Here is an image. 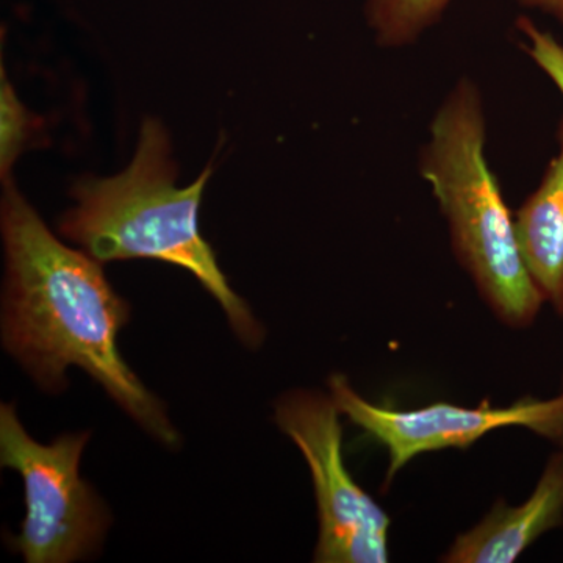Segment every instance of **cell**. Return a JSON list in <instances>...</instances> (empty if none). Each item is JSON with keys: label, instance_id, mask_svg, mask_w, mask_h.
I'll return each mask as SVG.
<instances>
[{"label": "cell", "instance_id": "obj_2", "mask_svg": "<svg viewBox=\"0 0 563 563\" xmlns=\"http://www.w3.org/2000/svg\"><path fill=\"white\" fill-rule=\"evenodd\" d=\"M213 166L188 187H177V165L165 125L147 118L131 165L111 177H84L70 188L74 207L60 232L98 262L152 258L187 269L221 303L236 335L257 346L263 329L247 303L232 290L198 214Z\"/></svg>", "mask_w": 563, "mask_h": 563}, {"label": "cell", "instance_id": "obj_3", "mask_svg": "<svg viewBox=\"0 0 563 563\" xmlns=\"http://www.w3.org/2000/svg\"><path fill=\"white\" fill-rule=\"evenodd\" d=\"M485 143L483 96L462 77L433 117L418 168L448 222L455 257L484 301L504 324L528 328L544 299L526 268Z\"/></svg>", "mask_w": 563, "mask_h": 563}, {"label": "cell", "instance_id": "obj_6", "mask_svg": "<svg viewBox=\"0 0 563 563\" xmlns=\"http://www.w3.org/2000/svg\"><path fill=\"white\" fill-rule=\"evenodd\" d=\"M340 412L383 444L388 453L385 484L418 455L473 446L496 429L526 428L563 446V391L551 399H523L509 407L487 401L476 407L435 402L420 409L398 410L366 401L343 374L329 380Z\"/></svg>", "mask_w": 563, "mask_h": 563}, {"label": "cell", "instance_id": "obj_5", "mask_svg": "<svg viewBox=\"0 0 563 563\" xmlns=\"http://www.w3.org/2000/svg\"><path fill=\"white\" fill-rule=\"evenodd\" d=\"M340 417L332 395L314 391L287 393L276 406L280 431L312 473L320 518L314 562L387 563L390 517L347 472Z\"/></svg>", "mask_w": 563, "mask_h": 563}, {"label": "cell", "instance_id": "obj_12", "mask_svg": "<svg viewBox=\"0 0 563 563\" xmlns=\"http://www.w3.org/2000/svg\"><path fill=\"white\" fill-rule=\"evenodd\" d=\"M525 9H536L550 14L563 24V0H517Z\"/></svg>", "mask_w": 563, "mask_h": 563}, {"label": "cell", "instance_id": "obj_4", "mask_svg": "<svg viewBox=\"0 0 563 563\" xmlns=\"http://www.w3.org/2000/svg\"><path fill=\"white\" fill-rule=\"evenodd\" d=\"M90 433H66L51 444L31 439L11 404L0 409V462L24 481L25 515L14 548L29 563H66L87 558L109 528V514L79 476Z\"/></svg>", "mask_w": 563, "mask_h": 563}, {"label": "cell", "instance_id": "obj_11", "mask_svg": "<svg viewBox=\"0 0 563 563\" xmlns=\"http://www.w3.org/2000/svg\"><path fill=\"white\" fill-rule=\"evenodd\" d=\"M518 32L523 33L528 44L523 49L540 69L550 76L563 96V46L551 33L540 31L529 18L517 20Z\"/></svg>", "mask_w": 563, "mask_h": 563}, {"label": "cell", "instance_id": "obj_9", "mask_svg": "<svg viewBox=\"0 0 563 563\" xmlns=\"http://www.w3.org/2000/svg\"><path fill=\"white\" fill-rule=\"evenodd\" d=\"M451 0H365V18L374 40L385 49L417 43L442 20Z\"/></svg>", "mask_w": 563, "mask_h": 563}, {"label": "cell", "instance_id": "obj_1", "mask_svg": "<svg viewBox=\"0 0 563 563\" xmlns=\"http://www.w3.org/2000/svg\"><path fill=\"white\" fill-rule=\"evenodd\" d=\"M0 222L5 350L52 393L65 388L68 366H79L155 439L179 443L163 404L118 350L131 309L103 276L101 262L58 242L11 180L3 184Z\"/></svg>", "mask_w": 563, "mask_h": 563}, {"label": "cell", "instance_id": "obj_10", "mask_svg": "<svg viewBox=\"0 0 563 563\" xmlns=\"http://www.w3.org/2000/svg\"><path fill=\"white\" fill-rule=\"evenodd\" d=\"M0 76V177L7 184L18 158L32 146L41 129L40 118L22 103L5 68Z\"/></svg>", "mask_w": 563, "mask_h": 563}, {"label": "cell", "instance_id": "obj_7", "mask_svg": "<svg viewBox=\"0 0 563 563\" xmlns=\"http://www.w3.org/2000/svg\"><path fill=\"white\" fill-rule=\"evenodd\" d=\"M563 523V450L544 466L537 487L520 506L498 503L443 555L446 563H512L543 533Z\"/></svg>", "mask_w": 563, "mask_h": 563}, {"label": "cell", "instance_id": "obj_8", "mask_svg": "<svg viewBox=\"0 0 563 563\" xmlns=\"http://www.w3.org/2000/svg\"><path fill=\"white\" fill-rule=\"evenodd\" d=\"M558 140L539 188L515 214V231L533 284L563 320V118Z\"/></svg>", "mask_w": 563, "mask_h": 563}]
</instances>
